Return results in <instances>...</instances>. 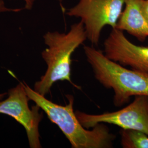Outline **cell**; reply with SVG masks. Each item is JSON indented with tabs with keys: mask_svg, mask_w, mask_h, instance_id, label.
Here are the masks:
<instances>
[{
	"mask_svg": "<svg viewBox=\"0 0 148 148\" xmlns=\"http://www.w3.org/2000/svg\"><path fill=\"white\" fill-rule=\"evenodd\" d=\"M84 50L96 79L106 88L113 90L115 106L129 103L132 96H148V73L127 69L93 46H84Z\"/></svg>",
	"mask_w": 148,
	"mask_h": 148,
	"instance_id": "3",
	"label": "cell"
},
{
	"mask_svg": "<svg viewBox=\"0 0 148 148\" xmlns=\"http://www.w3.org/2000/svg\"><path fill=\"white\" fill-rule=\"evenodd\" d=\"M22 10L21 8H12L7 6L5 0H0V14L6 12H19Z\"/></svg>",
	"mask_w": 148,
	"mask_h": 148,
	"instance_id": "10",
	"label": "cell"
},
{
	"mask_svg": "<svg viewBox=\"0 0 148 148\" xmlns=\"http://www.w3.org/2000/svg\"><path fill=\"white\" fill-rule=\"evenodd\" d=\"M104 53L108 58L124 66L148 73V47L131 42L116 28L112 29L104 42Z\"/></svg>",
	"mask_w": 148,
	"mask_h": 148,
	"instance_id": "7",
	"label": "cell"
},
{
	"mask_svg": "<svg viewBox=\"0 0 148 148\" xmlns=\"http://www.w3.org/2000/svg\"><path fill=\"white\" fill-rule=\"evenodd\" d=\"M56 1H58V2H62L63 1V0H56Z\"/></svg>",
	"mask_w": 148,
	"mask_h": 148,
	"instance_id": "14",
	"label": "cell"
},
{
	"mask_svg": "<svg viewBox=\"0 0 148 148\" xmlns=\"http://www.w3.org/2000/svg\"><path fill=\"white\" fill-rule=\"evenodd\" d=\"M124 5L125 0H79L66 14L80 18L87 39L92 45L98 46L104 27L116 28Z\"/></svg>",
	"mask_w": 148,
	"mask_h": 148,
	"instance_id": "4",
	"label": "cell"
},
{
	"mask_svg": "<svg viewBox=\"0 0 148 148\" xmlns=\"http://www.w3.org/2000/svg\"><path fill=\"white\" fill-rule=\"evenodd\" d=\"M75 114L79 122L87 129L99 123L116 125L123 130H132L148 135V96H136L127 106L114 112L93 115L76 110Z\"/></svg>",
	"mask_w": 148,
	"mask_h": 148,
	"instance_id": "5",
	"label": "cell"
},
{
	"mask_svg": "<svg viewBox=\"0 0 148 148\" xmlns=\"http://www.w3.org/2000/svg\"><path fill=\"white\" fill-rule=\"evenodd\" d=\"M121 144L124 148H148V135L132 130L120 131Z\"/></svg>",
	"mask_w": 148,
	"mask_h": 148,
	"instance_id": "9",
	"label": "cell"
},
{
	"mask_svg": "<svg viewBox=\"0 0 148 148\" xmlns=\"http://www.w3.org/2000/svg\"><path fill=\"white\" fill-rule=\"evenodd\" d=\"M144 2V0H125V7L116 27L140 42L145 41L148 37V21L143 11Z\"/></svg>",
	"mask_w": 148,
	"mask_h": 148,
	"instance_id": "8",
	"label": "cell"
},
{
	"mask_svg": "<svg viewBox=\"0 0 148 148\" xmlns=\"http://www.w3.org/2000/svg\"><path fill=\"white\" fill-rule=\"evenodd\" d=\"M47 46L41 53L47 64V70L34 85L36 92L45 96L49 93L54 84L59 81H67L75 85L71 78V56L74 52L87 39L85 27L82 23L72 25L68 32H48L43 36Z\"/></svg>",
	"mask_w": 148,
	"mask_h": 148,
	"instance_id": "2",
	"label": "cell"
},
{
	"mask_svg": "<svg viewBox=\"0 0 148 148\" xmlns=\"http://www.w3.org/2000/svg\"><path fill=\"white\" fill-rule=\"evenodd\" d=\"M8 95V98L0 101V114L13 117L24 127L30 148H41L39 125L43 115L40 112V108L36 104L30 108V99L22 82L9 90Z\"/></svg>",
	"mask_w": 148,
	"mask_h": 148,
	"instance_id": "6",
	"label": "cell"
},
{
	"mask_svg": "<svg viewBox=\"0 0 148 148\" xmlns=\"http://www.w3.org/2000/svg\"><path fill=\"white\" fill-rule=\"evenodd\" d=\"M30 100L45 112L49 120L58 126L73 148H110L112 147L115 136L104 123H99L91 130L79 122L74 111V98L66 95L68 103L60 106L46 98L24 83Z\"/></svg>",
	"mask_w": 148,
	"mask_h": 148,
	"instance_id": "1",
	"label": "cell"
},
{
	"mask_svg": "<svg viewBox=\"0 0 148 148\" xmlns=\"http://www.w3.org/2000/svg\"><path fill=\"white\" fill-rule=\"evenodd\" d=\"M143 11L148 21V0H144L143 3Z\"/></svg>",
	"mask_w": 148,
	"mask_h": 148,
	"instance_id": "12",
	"label": "cell"
},
{
	"mask_svg": "<svg viewBox=\"0 0 148 148\" xmlns=\"http://www.w3.org/2000/svg\"><path fill=\"white\" fill-rule=\"evenodd\" d=\"M36 0H23L24 2V9L30 11L35 5Z\"/></svg>",
	"mask_w": 148,
	"mask_h": 148,
	"instance_id": "11",
	"label": "cell"
},
{
	"mask_svg": "<svg viewBox=\"0 0 148 148\" xmlns=\"http://www.w3.org/2000/svg\"><path fill=\"white\" fill-rule=\"evenodd\" d=\"M6 95H7V93H1V94H0V101H1V100H2V99L3 98V97H5Z\"/></svg>",
	"mask_w": 148,
	"mask_h": 148,
	"instance_id": "13",
	"label": "cell"
}]
</instances>
